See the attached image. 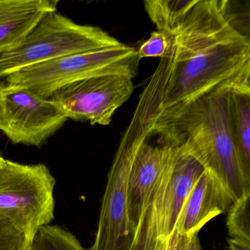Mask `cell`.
Wrapping results in <instances>:
<instances>
[{"mask_svg": "<svg viewBox=\"0 0 250 250\" xmlns=\"http://www.w3.org/2000/svg\"><path fill=\"white\" fill-rule=\"evenodd\" d=\"M250 79V70L228 84L170 113L158 116L154 131L164 141L182 147L223 184L232 201L250 187L246 182L231 137L228 94Z\"/></svg>", "mask_w": 250, "mask_h": 250, "instance_id": "cell-1", "label": "cell"}, {"mask_svg": "<svg viewBox=\"0 0 250 250\" xmlns=\"http://www.w3.org/2000/svg\"><path fill=\"white\" fill-rule=\"evenodd\" d=\"M173 49L172 68L159 116L183 107L250 69V38L241 34L197 49Z\"/></svg>", "mask_w": 250, "mask_h": 250, "instance_id": "cell-2", "label": "cell"}, {"mask_svg": "<svg viewBox=\"0 0 250 250\" xmlns=\"http://www.w3.org/2000/svg\"><path fill=\"white\" fill-rule=\"evenodd\" d=\"M203 170L197 159L180 146H174L128 250H167L183 204Z\"/></svg>", "mask_w": 250, "mask_h": 250, "instance_id": "cell-3", "label": "cell"}, {"mask_svg": "<svg viewBox=\"0 0 250 250\" xmlns=\"http://www.w3.org/2000/svg\"><path fill=\"white\" fill-rule=\"evenodd\" d=\"M122 44L101 27L77 24L57 11L49 13L20 44L0 55V80L61 57Z\"/></svg>", "mask_w": 250, "mask_h": 250, "instance_id": "cell-4", "label": "cell"}, {"mask_svg": "<svg viewBox=\"0 0 250 250\" xmlns=\"http://www.w3.org/2000/svg\"><path fill=\"white\" fill-rule=\"evenodd\" d=\"M140 61L137 51L123 43L31 65L10 74L4 81L25 87L39 97L47 99L62 86L89 77L124 75L133 79L138 72Z\"/></svg>", "mask_w": 250, "mask_h": 250, "instance_id": "cell-5", "label": "cell"}, {"mask_svg": "<svg viewBox=\"0 0 250 250\" xmlns=\"http://www.w3.org/2000/svg\"><path fill=\"white\" fill-rule=\"evenodd\" d=\"M55 184L43 164L22 165L5 159L0 167V219L32 241L55 218Z\"/></svg>", "mask_w": 250, "mask_h": 250, "instance_id": "cell-6", "label": "cell"}, {"mask_svg": "<svg viewBox=\"0 0 250 250\" xmlns=\"http://www.w3.org/2000/svg\"><path fill=\"white\" fill-rule=\"evenodd\" d=\"M68 119L50 99L22 86L0 83V130L14 144L41 147Z\"/></svg>", "mask_w": 250, "mask_h": 250, "instance_id": "cell-7", "label": "cell"}, {"mask_svg": "<svg viewBox=\"0 0 250 250\" xmlns=\"http://www.w3.org/2000/svg\"><path fill=\"white\" fill-rule=\"evenodd\" d=\"M132 80L124 75L89 77L62 86L49 99L70 119L108 125L117 109L131 97L134 89Z\"/></svg>", "mask_w": 250, "mask_h": 250, "instance_id": "cell-8", "label": "cell"}, {"mask_svg": "<svg viewBox=\"0 0 250 250\" xmlns=\"http://www.w3.org/2000/svg\"><path fill=\"white\" fill-rule=\"evenodd\" d=\"M136 149L135 139L125 132L108 174L97 232L90 250H128L129 247L128 182Z\"/></svg>", "mask_w": 250, "mask_h": 250, "instance_id": "cell-9", "label": "cell"}, {"mask_svg": "<svg viewBox=\"0 0 250 250\" xmlns=\"http://www.w3.org/2000/svg\"><path fill=\"white\" fill-rule=\"evenodd\" d=\"M232 203L223 184L204 169L183 204L175 231L185 235L198 234L208 222L228 211Z\"/></svg>", "mask_w": 250, "mask_h": 250, "instance_id": "cell-10", "label": "cell"}, {"mask_svg": "<svg viewBox=\"0 0 250 250\" xmlns=\"http://www.w3.org/2000/svg\"><path fill=\"white\" fill-rule=\"evenodd\" d=\"M56 0H0V55L16 47L51 12Z\"/></svg>", "mask_w": 250, "mask_h": 250, "instance_id": "cell-11", "label": "cell"}, {"mask_svg": "<svg viewBox=\"0 0 250 250\" xmlns=\"http://www.w3.org/2000/svg\"><path fill=\"white\" fill-rule=\"evenodd\" d=\"M228 118L240 166L246 182L250 185V79L229 90Z\"/></svg>", "mask_w": 250, "mask_h": 250, "instance_id": "cell-12", "label": "cell"}, {"mask_svg": "<svg viewBox=\"0 0 250 250\" xmlns=\"http://www.w3.org/2000/svg\"><path fill=\"white\" fill-rule=\"evenodd\" d=\"M198 0H146L145 8L158 31L172 33L185 21Z\"/></svg>", "mask_w": 250, "mask_h": 250, "instance_id": "cell-13", "label": "cell"}, {"mask_svg": "<svg viewBox=\"0 0 250 250\" xmlns=\"http://www.w3.org/2000/svg\"><path fill=\"white\" fill-rule=\"evenodd\" d=\"M33 246L34 250H87L74 234L56 225L41 228L33 238Z\"/></svg>", "mask_w": 250, "mask_h": 250, "instance_id": "cell-14", "label": "cell"}, {"mask_svg": "<svg viewBox=\"0 0 250 250\" xmlns=\"http://www.w3.org/2000/svg\"><path fill=\"white\" fill-rule=\"evenodd\" d=\"M228 212L227 228L229 235L250 242V187L244 190Z\"/></svg>", "mask_w": 250, "mask_h": 250, "instance_id": "cell-15", "label": "cell"}, {"mask_svg": "<svg viewBox=\"0 0 250 250\" xmlns=\"http://www.w3.org/2000/svg\"><path fill=\"white\" fill-rule=\"evenodd\" d=\"M174 49L171 33L153 31L150 37L140 46L139 59L144 58H172Z\"/></svg>", "mask_w": 250, "mask_h": 250, "instance_id": "cell-16", "label": "cell"}, {"mask_svg": "<svg viewBox=\"0 0 250 250\" xmlns=\"http://www.w3.org/2000/svg\"><path fill=\"white\" fill-rule=\"evenodd\" d=\"M30 241L11 222L0 219V250H22Z\"/></svg>", "mask_w": 250, "mask_h": 250, "instance_id": "cell-17", "label": "cell"}, {"mask_svg": "<svg viewBox=\"0 0 250 250\" xmlns=\"http://www.w3.org/2000/svg\"><path fill=\"white\" fill-rule=\"evenodd\" d=\"M167 250H202L198 234L185 235L174 232Z\"/></svg>", "mask_w": 250, "mask_h": 250, "instance_id": "cell-18", "label": "cell"}, {"mask_svg": "<svg viewBox=\"0 0 250 250\" xmlns=\"http://www.w3.org/2000/svg\"><path fill=\"white\" fill-rule=\"evenodd\" d=\"M228 244L227 250H250V242L239 238H231L228 240Z\"/></svg>", "mask_w": 250, "mask_h": 250, "instance_id": "cell-19", "label": "cell"}, {"mask_svg": "<svg viewBox=\"0 0 250 250\" xmlns=\"http://www.w3.org/2000/svg\"><path fill=\"white\" fill-rule=\"evenodd\" d=\"M22 250H33V241H30V242L23 248Z\"/></svg>", "mask_w": 250, "mask_h": 250, "instance_id": "cell-20", "label": "cell"}, {"mask_svg": "<svg viewBox=\"0 0 250 250\" xmlns=\"http://www.w3.org/2000/svg\"><path fill=\"white\" fill-rule=\"evenodd\" d=\"M5 159H4L3 156H2V153L0 152V167L2 166V164L5 162Z\"/></svg>", "mask_w": 250, "mask_h": 250, "instance_id": "cell-21", "label": "cell"}]
</instances>
